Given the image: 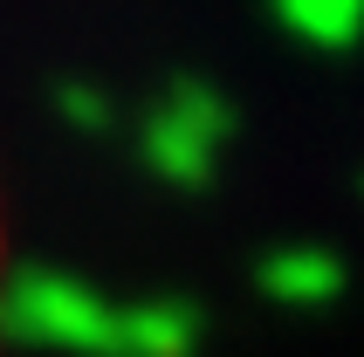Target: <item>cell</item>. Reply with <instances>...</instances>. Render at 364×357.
<instances>
[{
	"mask_svg": "<svg viewBox=\"0 0 364 357\" xmlns=\"http://www.w3.org/2000/svg\"><path fill=\"white\" fill-rule=\"evenodd\" d=\"M14 316L41 337H62V343H117V309H103L82 282L69 275H21L14 282Z\"/></svg>",
	"mask_w": 364,
	"mask_h": 357,
	"instance_id": "6da1fadb",
	"label": "cell"
},
{
	"mask_svg": "<svg viewBox=\"0 0 364 357\" xmlns=\"http://www.w3.org/2000/svg\"><path fill=\"white\" fill-rule=\"evenodd\" d=\"M220 131H227V103L206 82H179L172 103H165V117H159V131H151V151L172 172H200L206 151L220 144Z\"/></svg>",
	"mask_w": 364,
	"mask_h": 357,
	"instance_id": "7a4b0ae2",
	"label": "cell"
},
{
	"mask_svg": "<svg viewBox=\"0 0 364 357\" xmlns=\"http://www.w3.org/2000/svg\"><path fill=\"white\" fill-rule=\"evenodd\" d=\"M296 28H316V35H344V21L358 14V0H282Z\"/></svg>",
	"mask_w": 364,
	"mask_h": 357,
	"instance_id": "3957f363",
	"label": "cell"
}]
</instances>
